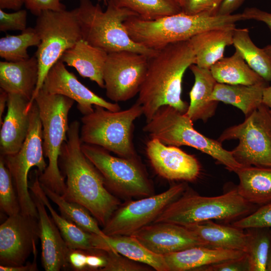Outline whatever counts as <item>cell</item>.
I'll use <instances>...</instances> for the list:
<instances>
[{"instance_id":"1","label":"cell","mask_w":271,"mask_h":271,"mask_svg":"<svg viewBox=\"0 0 271 271\" xmlns=\"http://www.w3.org/2000/svg\"><path fill=\"white\" fill-rule=\"evenodd\" d=\"M80 123L69 125L59 164L66 176V200L84 206L103 226L120 202L106 187L103 178L82 151Z\"/></svg>"},{"instance_id":"2","label":"cell","mask_w":271,"mask_h":271,"mask_svg":"<svg viewBox=\"0 0 271 271\" xmlns=\"http://www.w3.org/2000/svg\"><path fill=\"white\" fill-rule=\"evenodd\" d=\"M195 60L190 40L169 44L149 57L137 101L142 106L146 122L163 106L187 111L188 104L181 98L182 82L185 71Z\"/></svg>"},{"instance_id":"3","label":"cell","mask_w":271,"mask_h":271,"mask_svg":"<svg viewBox=\"0 0 271 271\" xmlns=\"http://www.w3.org/2000/svg\"><path fill=\"white\" fill-rule=\"evenodd\" d=\"M244 20L242 13L210 16L181 12L153 20L134 16L125 21L123 25L134 42L157 50L170 43L189 40L208 30L235 27L236 22Z\"/></svg>"},{"instance_id":"4","label":"cell","mask_w":271,"mask_h":271,"mask_svg":"<svg viewBox=\"0 0 271 271\" xmlns=\"http://www.w3.org/2000/svg\"><path fill=\"white\" fill-rule=\"evenodd\" d=\"M75 9L82 39L91 45L107 53L127 50L153 56L157 50L147 48L134 42L129 37L123 23L129 18L138 16L126 8H119L108 2L103 11L97 3L91 0H79Z\"/></svg>"},{"instance_id":"5","label":"cell","mask_w":271,"mask_h":271,"mask_svg":"<svg viewBox=\"0 0 271 271\" xmlns=\"http://www.w3.org/2000/svg\"><path fill=\"white\" fill-rule=\"evenodd\" d=\"M34 101L42 123L44 156L48 160L45 170L39 173V180L41 184L63 195L66 183L59 168V159L63 145L67 141L68 114L74 101L62 95L51 94L43 88Z\"/></svg>"},{"instance_id":"6","label":"cell","mask_w":271,"mask_h":271,"mask_svg":"<svg viewBox=\"0 0 271 271\" xmlns=\"http://www.w3.org/2000/svg\"><path fill=\"white\" fill-rule=\"evenodd\" d=\"M193 121L185 113L168 105L161 107L143 130L151 139L169 146H187L205 153L230 171L242 167L217 140L210 139L196 130Z\"/></svg>"},{"instance_id":"7","label":"cell","mask_w":271,"mask_h":271,"mask_svg":"<svg viewBox=\"0 0 271 271\" xmlns=\"http://www.w3.org/2000/svg\"><path fill=\"white\" fill-rule=\"evenodd\" d=\"M94 106L93 112L81 118L82 143L102 147L120 157H139L132 142V129L133 122L143 114L142 105L136 101L128 108L116 111Z\"/></svg>"},{"instance_id":"8","label":"cell","mask_w":271,"mask_h":271,"mask_svg":"<svg viewBox=\"0 0 271 271\" xmlns=\"http://www.w3.org/2000/svg\"><path fill=\"white\" fill-rule=\"evenodd\" d=\"M253 206V204L239 195L236 188L213 197L184 192L153 223L166 222L187 226L213 219L230 221L252 212Z\"/></svg>"},{"instance_id":"9","label":"cell","mask_w":271,"mask_h":271,"mask_svg":"<svg viewBox=\"0 0 271 271\" xmlns=\"http://www.w3.org/2000/svg\"><path fill=\"white\" fill-rule=\"evenodd\" d=\"M34 28L40 39L35 54L38 62L39 75L35 91L27 107L28 111L51 67L67 50L82 39L75 9L44 11L37 16Z\"/></svg>"},{"instance_id":"10","label":"cell","mask_w":271,"mask_h":271,"mask_svg":"<svg viewBox=\"0 0 271 271\" xmlns=\"http://www.w3.org/2000/svg\"><path fill=\"white\" fill-rule=\"evenodd\" d=\"M82 151L102 176L106 188L124 198L153 195V188L139 157H114L104 148L82 143Z\"/></svg>"},{"instance_id":"11","label":"cell","mask_w":271,"mask_h":271,"mask_svg":"<svg viewBox=\"0 0 271 271\" xmlns=\"http://www.w3.org/2000/svg\"><path fill=\"white\" fill-rule=\"evenodd\" d=\"M238 140L231 152L242 167H271V112L262 104L244 120L229 127L217 141Z\"/></svg>"},{"instance_id":"12","label":"cell","mask_w":271,"mask_h":271,"mask_svg":"<svg viewBox=\"0 0 271 271\" xmlns=\"http://www.w3.org/2000/svg\"><path fill=\"white\" fill-rule=\"evenodd\" d=\"M30 127L21 148L16 154L2 156L9 170L17 193L21 213L38 218L36 204L29 191L28 177L34 167L40 174L48 164L44 159L42 126L37 105L34 101L30 110Z\"/></svg>"},{"instance_id":"13","label":"cell","mask_w":271,"mask_h":271,"mask_svg":"<svg viewBox=\"0 0 271 271\" xmlns=\"http://www.w3.org/2000/svg\"><path fill=\"white\" fill-rule=\"evenodd\" d=\"M186 190L185 183L172 186L157 194L120 205L102 229L107 236L131 235L152 223L163 211Z\"/></svg>"},{"instance_id":"14","label":"cell","mask_w":271,"mask_h":271,"mask_svg":"<svg viewBox=\"0 0 271 271\" xmlns=\"http://www.w3.org/2000/svg\"><path fill=\"white\" fill-rule=\"evenodd\" d=\"M149 57L127 50L108 53L103 75L106 96L117 103L138 94L147 73Z\"/></svg>"},{"instance_id":"15","label":"cell","mask_w":271,"mask_h":271,"mask_svg":"<svg viewBox=\"0 0 271 271\" xmlns=\"http://www.w3.org/2000/svg\"><path fill=\"white\" fill-rule=\"evenodd\" d=\"M38 238V218L21 212L9 216L0 225V264L23 265Z\"/></svg>"},{"instance_id":"16","label":"cell","mask_w":271,"mask_h":271,"mask_svg":"<svg viewBox=\"0 0 271 271\" xmlns=\"http://www.w3.org/2000/svg\"><path fill=\"white\" fill-rule=\"evenodd\" d=\"M42 88L51 94L62 95L76 101L77 109L83 115L93 112V106L113 111L121 110L117 103L106 100L83 85L60 60L49 71Z\"/></svg>"},{"instance_id":"17","label":"cell","mask_w":271,"mask_h":271,"mask_svg":"<svg viewBox=\"0 0 271 271\" xmlns=\"http://www.w3.org/2000/svg\"><path fill=\"white\" fill-rule=\"evenodd\" d=\"M146 153L155 172L166 179L193 181L200 175L197 159L178 147L151 139L147 143Z\"/></svg>"},{"instance_id":"18","label":"cell","mask_w":271,"mask_h":271,"mask_svg":"<svg viewBox=\"0 0 271 271\" xmlns=\"http://www.w3.org/2000/svg\"><path fill=\"white\" fill-rule=\"evenodd\" d=\"M153 252L164 255L207 244L186 227L171 223H152L132 235Z\"/></svg>"},{"instance_id":"19","label":"cell","mask_w":271,"mask_h":271,"mask_svg":"<svg viewBox=\"0 0 271 271\" xmlns=\"http://www.w3.org/2000/svg\"><path fill=\"white\" fill-rule=\"evenodd\" d=\"M31 192L38 211L42 265L46 271L66 269L70 266L68 256L70 249L52 218L48 215L42 200L36 192Z\"/></svg>"},{"instance_id":"20","label":"cell","mask_w":271,"mask_h":271,"mask_svg":"<svg viewBox=\"0 0 271 271\" xmlns=\"http://www.w3.org/2000/svg\"><path fill=\"white\" fill-rule=\"evenodd\" d=\"M29 101L21 95L8 93L7 114L1 125V156L16 154L21 148L30 127Z\"/></svg>"},{"instance_id":"21","label":"cell","mask_w":271,"mask_h":271,"mask_svg":"<svg viewBox=\"0 0 271 271\" xmlns=\"http://www.w3.org/2000/svg\"><path fill=\"white\" fill-rule=\"evenodd\" d=\"M245 252L207 246H194L164 255L169 271L197 270L203 267L244 257ZM199 270V269H198Z\"/></svg>"},{"instance_id":"22","label":"cell","mask_w":271,"mask_h":271,"mask_svg":"<svg viewBox=\"0 0 271 271\" xmlns=\"http://www.w3.org/2000/svg\"><path fill=\"white\" fill-rule=\"evenodd\" d=\"M95 249L118 253L131 260L148 265L157 271H169L163 255L151 251L132 235L102 236L93 233Z\"/></svg>"},{"instance_id":"23","label":"cell","mask_w":271,"mask_h":271,"mask_svg":"<svg viewBox=\"0 0 271 271\" xmlns=\"http://www.w3.org/2000/svg\"><path fill=\"white\" fill-rule=\"evenodd\" d=\"M39 66L35 56L17 62H0V87L8 93L22 95L29 102L38 80Z\"/></svg>"},{"instance_id":"24","label":"cell","mask_w":271,"mask_h":271,"mask_svg":"<svg viewBox=\"0 0 271 271\" xmlns=\"http://www.w3.org/2000/svg\"><path fill=\"white\" fill-rule=\"evenodd\" d=\"M108 53L81 39L67 50L60 60L75 68L79 75L104 88L103 70Z\"/></svg>"},{"instance_id":"25","label":"cell","mask_w":271,"mask_h":271,"mask_svg":"<svg viewBox=\"0 0 271 271\" xmlns=\"http://www.w3.org/2000/svg\"><path fill=\"white\" fill-rule=\"evenodd\" d=\"M189 68L194 76V83L189 92L190 103L185 113L193 121L206 122L214 115L217 107L218 102L210 99L217 82L210 69L195 64Z\"/></svg>"},{"instance_id":"26","label":"cell","mask_w":271,"mask_h":271,"mask_svg":"<svg viewBox=\"0 0 271 271\" xmlns=\"http://www.w3.org/2000/svg\"><path fill=\"white\" fill-rule=\"evenodd\" d=\"M236 27L214 29L199 33L190 39L195 55V65L210 69L223 57L225 48L233 45Z\"/></svg>"},{"instance_id":"27","label":"cell","mask_w":271,"mask_h":271,"mask_svg":"<svg viewBox=\"0 0 271 271\" xmlns=\"http://www.w3.org/2000/svg\"><path fill=\"white\" fill-rule=\"evenodd\" d=\"M185 227L195 234L208 247L244 252L246 250L249 233L233 225H223L208 220Z\"/></svg>"},{"instance_id":"28","label":"cell","mask_w":271,"mask_h":271,"mask_svg":"<svg viewBox=\"0 0 271 271\" xmlns=\"http://www.w3.org/2000/svg\"><path fill=\"white\" fill-rule=\"evenodd\" d=\"M235 173L236 189L244 200L259 206L271 202V167H242Z\"/></svg>"},{"instance_id":"29","label":"cell","mask_w":271,"mask_h":271,"mask_svg":"<svg viewBox=\"0 0 271 271\" xmlns=\"http://www.w3.org/2000/svg\"><path fill=\"white\" fill-rule=\"evenodd\" d=\"M266 86V82L251 85L217 83L210 99L233 105L246 117L262 104V92Z\"/></svg>"},{"instance_id":"30","label":"cell","mask_w":271,"mask_h":271,"mask_svg":"<svg viewBox=\"0 0 271 271\" xmlns=\"http://www.w3.org/2000/svg\"><path fill=\"white\" fill-rule=\"evenodd\" d=\"M34 180L29 186L32 192H36L49 211L51 217L59 229L63 239L70 249L92 251L93 233L86 231L73 222L59 215L51 205L49 198L43 190L39 180V172L35 170Z\"/></svg>"},{"instance_id":"31","label":"cell","mask_w":271,"mask_h":271,"mask_svg":"<svg viewBox=\"0 0 271 271\" xmlns=\"http://www.w3.org/2000/svg\"><path fill=\"white\" fill-rule=\"evenodd\" d=\"M210 70L217 83L251 85L266 82L248 65L236 49L232 55L223 57Z\"/></svg>"},{"instance_id":"32","label":"cell","mask_w":271,"mask_h":271,"mask_svg":"<svg viewBox=\"0 0 271 271\" xmlns=\"http://www.w3.org/2000/svg\"><path fill=\"white\" fill-rule=\"evenodd\" d=\"M233 45L254 71L266 82H271V57L254 44L248 29L235 28Z\"/></svg>"},{"instance_id":"33","label":"cell","mask_w":271,"mask_h":271,"mask_svg":"<svg viewBox=\"0 0 271 271\" xmlns=\"http://www.w3.org/2000/svg\"><path fill=\"white\" fill-rule=\"evenodd\" d=\"M41 186L48 198L58 206L62 216L86 231L103 237L107 236L99 228L97 220L84 206L68 201L47 187L42 184Z\"/></svg>"},{"instance_id":"34","label":"cell","mask_w":271,"mask_h":271,"mask_svg":"<svg viewBox=\"0 0 271 271\" xmlns=\"http://www.w3.org/2000/svg\"><path fill=\"white\" fill-rule=\"evenodd\" d=\"M108 2L128 9L145 20H156L182 12L178 0H108Z\"/></svg>"},{"instance_id":"35","label":"cell","mask_w":271,"mask_h":271,"mask_svg":"<svg viewBox=\"0 0 271 271\" xmlns=\"http://www.w3.org/2000/svg\"><path fill=\"white\" fill-rule=\"evenodd\" d=\"M245 251L249 271H266V263L271 250L269 228L249 229Z\"/></svg>"},{"instance_id":"36","label":"cell","mask_w":271,"mask_h":271,"mask_svg":"<svg viewBox=\"0 0 271 271\" xmlns=\"http://www.w3.org/2000/svg\"><path fill=\"white\" fill-rule=\"evenodd\" d=\"M40 39L35 28L28 27L18 35L0 39V56L7 61L17 62L30 58L28 48L38 46Z\"/></svg>"},{"instance_id":"37","label":"cell","mask_w":271,"mask_h":271,"mask_svg":"<svg viewBox=\"0 0 271 271\" xmlns=\"http://www.w3.org/2000/svg\"><path fill=\"white\" fill-rule=\"evenodd\" d=\"M0 208L8 216L21 212L12 177L2 156L0 157Z\"/></svg>"},{"instance_id":"38","label":"cell","mask_w":271,"mask_h":271,"mask_svg":"<svg viewBox=\"0 0 271 271\" xmlns=\"http://www.w3.org/2000/svg\"><path fill=\"white\" fill-rule=\"evenodd\" d=\"M241 229L271 228V202L260 207L246 216L233 223Z\"/></svg>"},{"instance_id":"39","label":"cell","mask_w":271,"mask_h":271,"mask_svg":"<svg viewBox=\"0 0 271 271\" xmlns=\"http://www.w3.org/2000/svg\"><path fill=\"white\" fill-rule=\"evenodd\" d=\"M106 263L99 271H149L151 267L131 260L118 253L105 251Z\"/></svg>"},{"instance_id":"40","label":"cell","mask_w":271,"mask_h":271,"mask_svg":"<svg viewBox=\"0 0 271 271\" xmlns=\"http://www.w3.org/2000/svg\"><path fill=\"white\" fill-rule=\"evenodd\" d=\"M224 0H183L182 12L188 15L205 14L218 15L219 8Z\"/></svg>"},{"instance_id":"41","label":"cell","mask_w":271,"mask_h":271,"mask_svg":"<svg viewBox=\"0 0 271 271\" xmlns=\"http://www.w3.org/2000/svg\"><path fill=\"white\" fill-rule=\"evenodd\" d=\"M27 12L19 10L14 13H7L0 9V31H21L27 27Z\"/></svg>"},{"instance_id":"42","label":"cell","mask_w":271,"mask_h":271,"mask_svg":"<svg viewBox=\"0 0 271 271\" xmlns=\"http://www.w3.org/2000/svg\"><path fill=\"white\" fill-rule=\"evenodd\" d=\"M62 0H23L26 8L36 16L46 11H61L66 10Z\"/></svg>"},{"instance_id":"43","label":"cell","mask_w":271,"mask_h":271,"mask_svg":"<svg viewBox=\"0 0 271 271\" xmlns=\"http://www.w3.org/2000/svg\"><path fill=\"white\" fill-rule=\"evenodd\" d=\"M199 270L242 271L248 270L246 255L242 258L224 261L203 267Z\"/></svg>"},{"instance_id":"44","label":"cell","mask_w":271,"mask_h":271,"mask_svg":"<svg viewBox=\"0 0 271 271\" xmlns=\"http://www.w3.org/2000/svg\"><path fill=\"white\" fill-rule=\"evenodd\" d=\"M245 20H254L265 23L271 31V13L262 11L255 7L246 8L242 13ZM271 57V44L263 48Z\"/></svg>"},{"instance_id":"45","label":"cell","mask_w":271,"mask_h":271,"mask_svg":"<svg viewBox=\"0 0 271 271\" xmlns=\"http://www.w3.org/2000/svg\"><path fill=\"white\" fill-rule=\"evenodd\" d=\"M87 255L86 250L70 249L68 256L70 266L77 271L86 270Z\"/></svg>"},{"instance_id":"46","label":"cell","mask_w":271,"mask_h":271,"mask_svg":"<svg viewBox=\"0 0 271 271\" xmlns=\"http://www.w3.org/2000/svg\"><path fill=\"white\" fill-rule=\"evenodd\" d=\"M87 270H100L106 264L105 252L100 249L87 251Z\"/></svg>"},{"instance_id":"47","label":"cell","mask_w":271,"mask_h":271,"mask_svg":"<svg viewBox=\"0 0 271 271\" xmlns=\"http://www.w3.org/2000/svg\"><path fill=\"white\" fill-rule=\"evenodd\" d=\"M33 254L34 256L32 262H28L26 265H21L19 266H7L0 265L1 271H37L38 268L37 264V247L35 248Z\"/></svg>"},{"instance_id":"48","label":"cell","mask_w":271,"mask_h":271,"mask_svg":"<svg viewBox=\"0 0 271 271\" xmlns=\"http://www.w3.org/2000/svg\"><path fill=\"white\" fill-rule=\"evenodd\" d=\"M245 0H224L218 12V15H232L244 3Z\"/></svg>"},{"instance_id":"49","label":"cell","mask_w":271,"mask_h":271,"mask_svg":"<svg viewBox=\"0 0 271 271\" xmlns=\"http://www.w3.org/2000/svg\"><path fill=\"white\" fill-rule=\"evenodd\" d=\"M24 5L23 0H0V9H11L15 11L21 10Z\"/></svg>"},{"instance_id":"50","label":"cell","mask_w":271,"mask_h":271,"mask_svg":"<svg viewBox=\"0 0 271 271\" xmlns=\"http://www.w3.org/2000/svg\"><path fill=\"white\" fill-rule=\"evenodd\" d=\"M8 100V93L1 88L0 91V125L3 123L2 117L5 111L6 106H7Z\"/></svg>"},{"instance_id":"51","label":"cell","mask_w":271,"mask_h":271,"mask_svg":"<svg viewBox=\"0 0 271 271\" xmlns=\"http://www.w3.org/2000/svg\"><path fill=\"white\" fill-rule=\"evenodd\" d=\"M262 103L271 109V85L266 86L263 90Z\"/></svg>"},{"instance_id":"52","label":"cell","mask_w":271,"mask_h":271,"mask_svg":"<svg viewBox=\"0 0 271 271\" xmlns=\"http://www.w3.org/2000/svg\"><path fill=\"white\" fill-rule=\"evenodd\" d=\"M266 271H271V250L270 251L267 261Z\"/></svg>"},{"instance_id":"53","label":"cell","mask_w":271,"mask_h":271,"mask_svg":"<svg viewBox=\"0 0 271 271\" xmlns=\"http://www.w3.org/2000/svg\"><path fill=\"white\" fill-rule=\"evenodd\" d=\"M99 1H101L103 2L104 6H107L108 4V0H98Z\"/></svg>"},{"instance_id":"54","label":"cell","mask_w":271,"mask_h":271,"mask_svg":"<svg viewBox=\"0 0 271 271\" xmlns=\"http://www.w3.org/2000/svg\"><path fill=\"white\" fill-rule=\"evenodd\" d=\"M178 1L179 2V3L180 4L181 6H182V3H183V0H178Z\"/></svg>"},{"instance_id":"55","label":"cell","mask_w":271,"mask_h":271,"mask_svg":"<svg viewBox=\"0 0 271 271\" xmlns=\"http://www.w3.org/2000/svg\"><path fill=\"white\" fill-rule=\"evenodd\" d=\"M270 112H271V109H270Z\"/></svg>"}]
</instances>
